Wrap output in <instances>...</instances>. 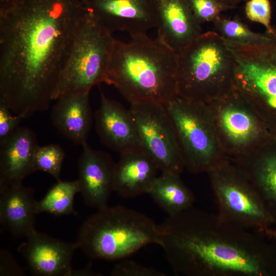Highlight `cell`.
<instances>
[{
  "label": "cell",
  "mask_w": 276,
  "mask_h": 276,
  "mask_svg": "<svg viewBox=\"0 0 276 276\" xmlns=\"http://www.w3.org/2000/svg\"><path fill=\"white\" fill-rule=\"evenodd\" d=\"M89 92L79 91L63 95L58 99L51 113L52 123L65 137L83 146L92 123Z\"/></svg>",
  "instance_id": "cell-19"
},
{
  "label": "cell",
  "mask_w": 276,
  "mask_h": 276,
  "mask_svg": "<svg viewBox=\"0 0 276 276\" xmlns=\"http://www.w3.org/2000/svg\"><path fill=\"white\" fill-rule=\"evenodd\" d=\"M64 157L63 150L58 145L38 146L34 159L36 171L45 172L54 177L57 181L60 180Z\"/></svg>",
  "instance_id": "cell-25"
},
{
  "label": "cell",
  "mask_w": 276,
  "mask_h": 276,
  "mask_svg": "<svg viewBox=\"0 0 276 276\" xmlns=\"http://www.w3.org/2000/svg\"><path fill=\"white\" fill-rule=\"evenodd\" d=\"M188 0H158L157 37L176 53L202 33Z\"/></svg>",
  "instance_id": "cell-16"
},
{
  "label": "cell",
  "mask_w": 276,
  "mask_h": 276,
  "mask_svg": "<svg viewBox=\"0 0 276 276\" xmlns=\"http://www.w3.org/2000/svg\"><path fill=\"white\" fill-rule=\"evenodd\" d=\"M221 3L228 7L232 9L235 7L238 4L245 2L248 0H218Z\"/></svg>",
  "instance_id": "cell-33"
},
{
  "label": "cell",
  "mask_w": 276,
  "mask_h": 276,
  "mask_svg": "<svg viewBox=\"0 0 276 276\" xmlns=\"http://www.w3.org/2000/svg\"><path fill=\"white\" fill-rule=\"evenodd\" d=\"M22 119L15 114L7 103L0 98V141L7 137L18 127Z\"/></svg>",
  "instance_id": "cell-29"
},
{
  "label": "cell",
  "mask_w": 276,
  "mask_h": 276,
  "mask_svg": "<svg viewBox=\"0 0 276 276\" xmlns=\"http://www.w3.org/2000/svg\"><path fill=\"white\" fill-rule=\"evenodd\" d=\"M112 276H166V273L133 260L124 259L117 264L110 273Z\"/></svg>",
  "instance_id": "cell-28"
},
{
  "label": "cell",
  "mask_w": 276,
  "mask_h": 276,
  "mask_svg": "<svg viewBox=\"0 0 276 276\" xmlns=\"http://www.w3.org/2000/svg\"><path fill=\"white\" fill-rule=\"evenodd\" d=\"M97 276L101 275L100 273H97L94 271L91 268V264L90 263L87 267L80 270L73 269L71 276Z\"/></svg>",
  "instance_id": "cell-31"
},
{
  "label": "cell",
  "mask_w": 276,
  "mask_h": 276,
  "mask_svg": "<svg viewBox=\"0 0 276 276\" xmlns=\"http://www.w3.org/2000/svg\"><path fill=\"white\" fill-rule=\"evenodd\" d=\"M165 105L175 131L185 168L194 173L209 172L222 162L215 151L205 103L178 96Z\"/></svg>",
  "instance_id": "cell-8"
},
{
  "label": "cell",
  "mask_w": 276,
  "mask_h": 276,
  "mask_svg": "<svg viewBox=\"0 0 276 276\" xmlns=\"http://www.w3.org/2000/svg\"><path fill=\"white\" fill-rule=\"evenodd\" d=\"M77 242L92 260L125 259L143 247L160 244L158 226L146 215L126 206L107 205L82 225Z\"/></svg>",
  "instance_id": "cell-4"
},
{
  "label": "cell",
  "mask_w": 276,
  "mask_h": 276,
  "mask_svg": "<svg viewBox=\"0 0 276 276\" xmlns=\"http://www.w3.org/2000/svg\"><path fill=\"white\" fill-rule=\"evenodd\" d=\"M209 172L220 217L259 233L273 226L271 217L257 190L241 168L222 161Z\"/></svg>",
  "instance_id": "cell-7"
},
{
  "label": "cell",
  "mask_w": 276,
  "mask_h": 276,
  "mask_svg": "<svg viewBox=\"0 0 276 276\" xmlns=\"http://www.w3.org/2000/svg\"><path fill=\"white\" fill-rule=\"evenodd\" d=\"M159 170L154 159L142 147L120 153L114 172V192L124 198L148 194Z\"/></svg>",
  "instance_id": "cell-17"
},
{
  "label": "cell",
  "mask_w": 276,
  "mask_h": 276,
  "mask_svg": "<svg viewBox=\"0 0 276 276\" xmlns=\"http://www.w3.org/2000/svg\"><path fill=\"white\" fill-rule=\"evenodd\" d=\"M195 17L200 24L213 22L221 17L222 11L229 9L218 0H188Z\"/></svg>",
  "instance_id": "cell-26"
},
{
  "label": "cell",
  "mask_w": 276,
  "mask_h": 276,
  "mask_svg": "<svg viewBox=\"0 0 276 276\" xmlns=\"http://www.w3.org/2000/svg\"><path fill=\"white\" fill-rule=\"evenodd\" d=\"M38 145L34 132L18 127L0 141V188L22 183L36 172L35 155Z\"/></svg>",
  "instance_id": "cell-15"
},
{
  "label": "cell",
  "mask_w": 276,
  "mask_h": 276,
  "mask_svg": "<svg viewBox=\"0 0 276 276\" xmlns=\"http://www.w3.org/2000/svg\"><path fill=\"white\" fill-rule=\"evenodd\" d=\"M80 191L78 180L57 181L40 201H36V214L48 213L55 216L77 215L74 208V200L75 195Z\"/></svg>",
  "instance_id": "cell-23"
},
{
  "label": "cell",
  "mask_w": 276,
  "mask_h": 276,
  "mask_svg": "<svg viewBox=\"0 0 276 276\" xmlns=\"http://www.w3.org/2000/svg\"><path fill=\"white\" fill-rule=\"evenodd\" d=\"M148 194L168 215H177L193 206L195 198L193 192L183 183L179 174L162 171Z\"/></svg>",
  "instance_id": "cell-21"
},
{
  "label": "cell",
  "mask_w": 276,
  "mask_h": 276,
  "mask_svg": "<svg viewBox=\"0 0 276 276\" xmlns=\"http://www.w3.org/2000/svg\"><path fill=\"white\" fill-rule=\"evenodd\" d=\"M267 238L276 241V229L271 227L265 229L263 233Z\"/></svg>",
  "instance_id": "cell-34"
},
{
  "label": "cell",
  "mask_w": 276,
  "mask_h": 276,
  "mask_svg": "<svg viewBox=\"0 0 276 276\" xmlns=\"http://www.w3.org/2000/svg\"><path fill=\"white\" fill-rule=\"evenodd\" d=\"M141 147L161 171L180 174L185 168L177 136L164 104L130 103L129 108Z\"/></svg>",
  "instance_id": "cell-9"
},
{
  "label": "cell",
  "mask_w": 276,
  "mask_h": 276,
  "mask_svg": "<svg viewBox=\"0 0 276 276\" xmlns=\"http://www.w3.org/2000/svg\"><path fill=\"white\" fill-rule=\"evenodd\" d=\"M18 247L31 271L36 275L71 276L72 260L78 242L68 243L36 230Z\"/></svg>",
  "instance_id": "cell-12"
},
{
  "label": "cell",
  "mask_w": 276,
  "mask_h": 276,
  "mask_svg": "<svg viewBox=\"0 0 276 276\" xmlns=\"http://www.w3.org/2000/svg\"><path fill=\"white\" fill-rule=\"evenodd\" d=\"M245 12L251 21L262 24L267 33L274 34L276 30L270 25L271 6L269 0H248L246 1Z\"/></svg>",
  "instance_id": "cell-27"
},
{
  "label": "cell",
  "mask_w": 276,
  "mask_h": 276,
  "mask_svg": "<svg viewBox=\"0 0 276 276\" xmlns=\"http://www.w3.org/2000/svg\"><path fill=\"white\" fill-rule=\"evenodd\" d=\"M226 42L234 58L235 87L250 100L276 107V31L260 44Z\"/></svg>",
  "instance_id": "cell-10"
},
{
  "label": "cell",
  "mask_w": 276,
  "mask_h": 276,
  "mask_svg": "<svg viewBox=\"0 0 276 276\" xmlns=\"http://www.w3.org/2000/svg\"><path fill=\"white\" fill-rule=\"evenodd\" d=\"M214 30L223 39L231 42L251 45L269 40L272 34H260L251 31L237 18H228L221 16L214 23Z\"/></svg>",
  "instance_id": "cell-24"
},
{
  "label": "cell",
  "mask_w": 276,
  "mask_h": 276,
  "mask_svg": "<svg viewBox=\"0 0 276 276\" xmlns=\"http://www.w3.org/2000/svg\"><path fill=\"white\" fill-rule=\"evenodd\" d=\"M101 142L120 153L141 147L129 109L107 98L100 91V104L95 116Z\"/></svg>",
  "instance_id": "cell-14"
},
{
  "label": "cell",
  "mask_w": 276,
  "mask_h": 276,
  "mask_svg": "<svg viewBox=\"0 0 276 276\" xmlns=\"http://www.w3.org/2000/svg\"><path fill=\"white\" fill-rule=\"evenodd\" d=\"M244 95L235 87L229 92L217 98L223 108L219 115L221 128L233 144L245 146L258 135L257 123L252 115L241 105Z\"/></svg>",
  "instance_id": "cell-20"
},
{
  "label": "cell",
  "mask_w": 276,
  "mask_h": 276,
  "mask_svg": "<svg viewBox=\"0 0 276 276\" xmlns=\"http://www.w3.org/2000/svg\"><path fill=\"white\" fill-rule=\"evenodd\" d=\"M178 55L158 38L148 35L129 42L116 39L105 83L114 86L130 103L164 105L178 96Z\"/></svg>",
  "instance_id": "cell-3"
},
{
  "label": "cell",
  "mask_w": 276,
  "mask_h": 276,
  "mask_svg": "<svg viewBox=\"0 0 276 276\" xmlns=\"http://www.w3.org/2000/svg\"><path fill=\"white\" fill-rule=\"evenodd\" d=\"M78 162V179L85 204L99 210L108 205L114 192L116 163L107 153L92 148L87 143L82 146Z\"/></svg>",
  "instance_id": "cell-13"
},
{
  "label": "cell",
  "mask_w": 276,
  "mask_h": 276,
  "mask_svg": "<svg viewBox=\"0 0 276 276\" xmlns=\"http://www.w3.org/2000/svg\"><path fill=\"white\" fill-rule=\"evenodd\" d=\"M24 269L18 264L12 255L7 250H0V275H25Z\"/></svg>",
  "instance_id": "cell-30"
},
{
  "label": "cell",
  "mask_w": 276,
  "mask_h": 276,
  "mask_svg": "<svg viewBox=\"0 0 276 276\" xmlns=\"http://www.w3.org/2000/svg\"><path fill=\"white\" fill-rule=\"evenodd\" d=\"M81 0H22L0 13V98L22 119L48 109Z\"/></svg>",
  "instance_id": "cell-1"
},
{
  "label": "cell",
  "mask_w": 276,
  "mask_h": 276,
  "mask_svg": "<svg viewBox=\"0 0 276 276\" xmlns=\"http://www.w3.org/2000/svg\"><path fill=\"white\" fill-rule=\"evenodd\" d=\"M21 1L22 0H0V13L9 10Z\"/></svg>",
  "instance_id": "cell-32"
},
{
  "label": "cell",
  "mask_w": 276,
  "mask_h": 276,
  "mask_svg": "<svg viewBox=\"0 0 276 276\" xmlns=\"http://www.w3.org/2000/svg\"><path fill=\"white\" fill-rule=\"evenodd\" d=\"M85 9L73 35L52 96L89 92L105 83L116 39Z\"/></svg>",
  "instance_id": "cell-6"
},
{
  "label": "cell",
  "mask_w": 276,
  "mask_h": 276,
  "mask_svg": "<svg viewBox=\"0 0 276 276\" xmlns=\"http://www.w3.org/2000/svg\"><path fill=\"white\" fill-rule=\"evenodd\" d=\"M34 192L22 182L0 188L1 224L15 237H26L36 230Z\"/></svg>",
  "instance_id": "cell-18"
},
{
  "label": "cell",
  "mask_w": 276,
  "mask_h": 276,
  "mask_svg": "<svg viewBox=\"0 0 276 276\" xmlns=\"http://www.w3.org/2000/svg\"><path fill=\"white\" fill-rule=\"evenodd\" d=\"M158 225L160 246L185 276H276V248L262 233L193 206Z\"/></svg>",
  "instance_id": "cell-2"
},
{
  "label": "cell",
  "mask_w": 276,
  "mask_h": 276,
  "mask_svg": "<svg viewBox=\"0 0 276 276\" xmlns=\"http://www.w3.org/2000/svg\"><path fill=\"white\" fill-rule=\"evenodd\" d=\"M177 55L178 96L206 103L234 88L233 55L215 31L202 33Z\"/></svg>",
  "instance_id": "cell-5"
},
{
  "label": "cell",
  "mask_w": 276,
  "mask_h": 276,
  "mask_svg": "<svg viewBox=\"0 0 276 276\" xmlns=\"http://www.w3.org/2000/svg\"><path fill=\"white\" fill-rule=\"evenodd\" d=\"M83 4L84 5V4L86 2L87 0H81Z\"/></svg>",
  "instance_id": "cell-35"
},
{
  "label": "cell",
  "mask_w": 276,
  "mask_h": 276,
  "mask_svg": "<svg viewBox=\"0 0 276 276\" xmlns=\"http://www.w3.org/2000/svg\"><path fill=\"white\" fill-rule=\"evenodd\" d=\"M241 168L257 190L276 229V155L270 154Z\"/></svg>",
  "instance_id": "cell-22"
},
{
  "label": "cell",
  "mask_w": 276,
  "mask_h": 276,
  "mask_svg": "<svg viewBox=\"0 0 276 276\" xmlns=\"http://www.w3.org/2000/svg\"><path fill=\"white\" fill-rule=\"evenodd\" d=\"M84 5L111 33L124 31L134 39L157 26L158 0H87Z\"/></svg>",
  "instance_id": "cell-11"
}]
</instances>
